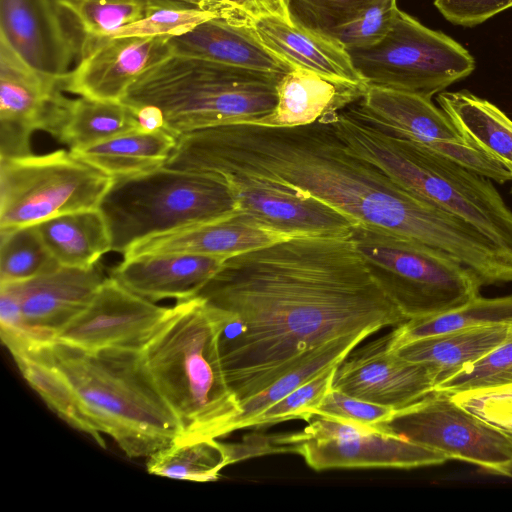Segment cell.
Segmentation results:
<instances>
[{
  "label": "cell",
  "instance_id": "9c48e42d",
  "mask_svg": "<svg viewBox=\"0 0 512 512\" xmlns=\"http://www.w3.org/2000/svg\"><path fill=\"white\" fill-rule=\"evenodd\" d=\"M112 182L71 151L1 158L0 231L97 209Z\"/></svg>",
  "mask_w": 512,
  "mask_h": 512
},
{
  "label": "cell",
  "instance_id": "4fadbf2b",
  "mask_svg": "<svg viewBox=\"0 0 512 512\" xmlns=\"http://www.w3.org/2000/svg\"><path fill=\"white\" fill-rule=\"evenodd\" d=\"M66 75L30 66L0 39V158L32 154L35 131L59 140L74 101L64 94Z\"/></svg>",
  "mask_w": 512,
  "mask_h": 512
},
{
  "label": "cell",
  "instance_id": "7a4b0ae2",
  "mask_svg": "<svg viewBox=\"0 0 512 512\" xmlns=\"http://www.w3.org/2000/svg\"><path fill=\"white\" fill-rule=\"evenodd\" d=\"M166 167L221 178L244 176L313 198L361 224L445 252L482 281L504 250L463 219L406 190L351 151L327 121L295 127L223 125L180 135Z\"/></svg>",
  "mask_w": 512,
  "mask_h": 512
},
{
  "label": "cell",
  "instance_id": "7dc6e473",
  "mask_svg": "<svg viewBox=\"0 0 512 512\" xmlns=\"http://www.w3.org/2000/svg\"><path fill=\"white\" fill-rule=\"evenodd\" d=\"M505 168L509 171L511 175V181H512V166H505Z\"/></svg>",
  "mask_w": 512,
  "mask_h": 512
},
{
  "label": "cell",
  "instance_id": "8fae6325",
  "mask_svg": "<svg viewBox=\"0 0 512 512\" xmlns=\"http://www.w3.org/2000/svg\"><path fill=\"white\" fill-rule=\"evenodd\" d=\"M300 432L261 435L264 453H294L316 470L412 469L441 465V452L394 434L381 425L313 415Z\"/></svg>",
  "mask_w": 512,
  "mask_h": 512
},
{
  "label": "cell",
  "instance_id": "74e56055",
  "mask_svg": "<svg viewBox=\"0 0 512 512\" xmlns=\"http://www.w3.org/2000/svg\"><path fill=\"white\" fill-rule=\"evenodd\" d=\"M512 385V330L509 337L479 360L440 381L434 390L455 394Z\"/></svg>",
  "mask_w": 512,
  "mask_h": 512
},
{
  "label": "cell",
  "instance_id": "f1b7e54d",
  "mask_svg": "<svg viewBox=\"0 0 512 512\" xmlns=\"http://www.w3.org/2000/svg\"><path fill=\"white\" fill-rule=\"evenodd\" d=\"M35 227L61 266L87 268L111 251L110 234L98 208L56 216Z\"/></svg>",
  "mask_w": 512,
  "mask_h": 512
},
{
  "label": "cell",
  "instance_id": "bcb514c9",
  "mask_svg": "<svg viewBox=\"0 0 512 512\" xmlns=\"http://www.w3.org/2000/svg\"><path fill=\"white\" fill-rule=\"evenodd\" d=\"M250 20L262 16V12L255 0H219Z\"/></svg>",
  "mask_w": 512,
  "mask_h": 512
},
{
  "label": "cell",
  "instance_id": "f35d334b",
  "mask_svg": "<svg viewBox=\"0 0 512 512\" xmlns=\"http://www.w3.org/2000/svg\"><path fill=\"white\" fill-rule=\"evenodd\" d=\"M337 365L322 371L260 412L247 423L246 428L275 425L294 419H310L322 399L331 390Z\"/></svg>",
  "mask_w": 512,
  "mask_h": 512
},
{
  "label": "cell",
  "instance_id": "5b68a950",
  "mask_svg": "<svg viewBox=\"0 0 512 512\" xmlns=\"http://www.w3.org/2000/svg\"><path fill=\"white\" fill-rule=\"evenodd\" d=\"M322 120L332 125L351 151L512 255V210L491 179L375 125L353 103Z\"/></svg>",
  "mask_w": 512,
  "mask_h": 512
},
{
  "label": "cell",
  "instance_id": "f6af8a7d",
  "mask_svg": "<svg viewBox=\"0 0 512 512\" xmlns=\"http://www.w3.org/2000/svg\"><path fill=\"white\" fill-rule=\"evenodd\" d=\"M135 113L140 129L155 131L163 128V116L154 106H142L135 108Z\"/></svg>",
  "mask_w": 512,
  "mask_h": 512
},
{
  "label": "cell",
  "instance_id": "9a60e30c",
  "mask_svg": "<svg viewBox=\"0 0 512 512\" xmlns=\"http://www.w3.org/2000/svg\"><path fill=\"white\" fill-rule=\"evenodd\" d=\"M169 311L170 307L155 304L110 276L56 340L90 351L142 350Z\"/></svg>",
  "mask_w": 512,
  "mask_h": 512
},
{
  "label": "cell",
  "instance_id": "7c38bea8",
  "mask_svg": "<svg viewBox=\"0 0 512 512\" xmlns=\"http://www.w3.org/2000/svg\"><path fill=\"white\" fill-rule=\"evenodd\" d=\"M388 431L490 473L512 476V438L458 405L450 394L433 390L396 410L381 424Z\"/></svg>",
  "mask_w": 512,
  "mask_h": 512
},
{
  "label": "cell",
  "instance_id": "6da1fadb",
  "mask_svg": "<svg viewBox=\"0 0 512 512\" xmlns=\"http://www.w3.org/2000/svg\"><path fill=\"white\" fill-rule=\"evenodd\" d=\"M195 297L219 310V351L240 402L339 342L406 321L350 232L227 258Z\"/></svg>",
  "mask_w": 512,
  "mask_h": 512
},
{
  "label": "cell",
  "instance_id": "484cf974",
  "mask_svg": "<svg viewBox=\"0 0 512 512\" xmlns=\"http://www.w3.org/2000/svg\"><path fill=\"white\" fill-rule=\"evenodd\" d=\"M511 330L510 325L463 329L417 339L392 351L429 367L437 384L485 356L504 342Z\"/></svg>",
  "mask_w": 512,
  "mask_h": 512
},
{
  "label": "cell",
  "instance_id": "836d02e7",
  "mask_svg": "<svg viewBox=\"0 0 512 512\" xmlns=\"http://www.w3.org/2000/svg\"><path fill=\"white\" fill-rule=\"evenodd\" d=\"M364 339L355 337L339 342L321 355L295 371L281 377L273 384L241 404V412L230 427V433L245 429L247 423L260 412L276 403L296 388L311 380L329 367L339 364Z\"/></svg>",
  "mask_w": 512,
  "mask_h": 512
},
{
  "label": "cell",
  "instance_id": "d4e9b609",
  "mask_svg": "<svg viewBox=\"0 0 512 512\" xmlns=\"http://www.w3.org/2000/svg\"><path fill=\"white\" fill-rule=\"evenodd\" d=\"M252 26L260 41L292 67L339 81L365 83L347 51L334 40L299 28L276 15L257 17Z\"/></svg>",
  "mask_w": 512,
  "mask_h": 512
},
{
  "label": "cell",
  "instance_id": "c3c4849f",
  "mask_svg": "<svg viewBox=\"0 0 512 512\" xmlns=\"http://www.w3.org/2000/svg\"><path fill=\"white\" fill-rule=\"evenodd\" d=\"M512 438V434H508Z\"/></svg>",
  "mask_w": 512,
  "mask_h": 512
},
{
  "label": "cell",
  "instance_id": "5bb4252c",
  "mask_svg": "<svg viewBox=\"0 0 512 512\" xmlns=\"http://www.w3.org/2000/svg\"><path fill=\"white\" fill-rule=\"evenodd\" d=\"M353 105L377 126L444 155L492 181H511L509 171L469 143L431 99L389 88L368 86Z\"/></svg>",
  "mask_w": 512,
  "mask_h": 512
},
{
  "label": "cell",
  "instance_id": "4dcf8cb0",
  "mask_svg": "<svg viewBox=\"0 0 512 512\" xmlns=\"http://www.w3.org/2000/svg\"><path fill=\"white\" fill-rule=\"evenodd\" d=\"M512 326V295H480L460 307L433 316L407 320L389 332L390 349L424 337L483 326Z\"/></svg>",
  "mask_w": 512,
  "mask_h": 512
},
{
  "label": "cell",
  "instance_id": "8d00e7d4",
  "mask_svg": "<svg viewBox=\"0 0 512 512\" xmlns=\"http://www.w3.org/2000/svg\"><path fill=\"white\" fill-rule=\"evenodd\" d=\"M380 0H283L289 21L329 38L338 29Z\"/></svg>",
  "mask_w": 512,
  "mask_h": 512
},
{
  "label": "cell",
  "instance_id": "ba28073f",
  "mask_svg": "<svg viewBox=\"0 0 512 512\" xmlns=\"http://www.w3.org/2000/svg\"><path fill=\"white\" fill-rule=\"evenodd\" d=\"M350 238L406 321L450 311L479 295L475 273L445 252L361 224L351 227Z\"/></svg>",
  "mask_w": 512,
  "mask_h": 512
},
{
  "label": "cell",
  "instance_id": "e575fe53",
  "mask_svg": "<svg viewBox=\"0 0 512 512\" xmlns=\"http://www.w3.org/2000/svg\"><path fill=\"white\" fill-rule=\"evenodd\" d=\"M221 15L213 10L177 0H148L145 15L108 36H180Z\"/></svg>",
  "mask_w": 512,
  "mask_h": 512
},
{
  "label": "cell",
  "instance_id": "83f0119b",
  "mask_svg": "<svg viewBox=\"0 0 512 512\" xmlns=\"http://www.w3.org/2000/svg\"><path fill=\"white\" fill-rule=\"evenodd\" d=\"M176 144L177 137L163 128L155 131L137 128L70 151L108 175L120 177L163 167Z\"/></svg>",
  "mask_w": 512,
  "mask_h": 512
},
{
  "label": "cell",
  "instance_id": "ee69618b",
  "mask_svg": "<svg viewBox=\"0 0 512 512\" xmlns=\"http://www.w3.org/2000/svg\"><path fill=\"white\" fill-rule=\"evenodd\" d=\"M218 12L221 17L233 21L251 22L249 18L219 0H177Z\"/></svg>",
  "mask_w": 512,
  "mask_h": 512
},
{
  "label": "cell",
  "instance_id": "277c9868",
  "mask_svg": "<svg viewBox=\"0 0 512 512\" xmlns=\"http://www.w3.org/2000/svg\"><path fill=\"white\" fill-rule=\"evenodd\" d=\"M222 315L200 297L178 301L142 348L145 366L179 419L181 440L219 438L241 412L221 362Z\"/></svg>",
  "mask_w": 512,
  "mask_h": 512
},
{
  "label": "cell",
  "instance_id": "f546056e",
  "mask_svg": "<svg viewBox=\"0 0 512 512\" xmlns=\"http://www.w3.org/2000/svg\"><path fill=\"white\" fill-rule=\"evenodd\" d=\"M235 463L233 444L216 438L179 440L147 457L149 474L194 482L216 481L221 471Z\"/></svg>",
  "mask_w": 512,
  "mask_h": 512
},
{
  "label": "cell",
  "instance_id": "2e32d148",
  "mask_svg": "<svg viewBox=\"0 0 512 512\" xmlns=\"http://www.w3.org/2000/svg\"><path fill=\"white\" fill-rule=\"evenodd\" d=\"M173 54L170 36L84 35L64 88L80 97L121 102L140 76Z\"/></svg>",
  "mask_w": 512,
  "mask_h": 512
},
{
  "label": "cell",
  "instance_id": "44dd1931",
  "mask_svg": "<svg viewBox=\"0 0 512 512\" xmlns=\"http://www.w3.org/2000/svg\"><path fill=\"white\" fill-rule=\"evenodd\" d=\"M215 179L229 187L239 211L282 231L304 236L342 235L354 225L318 200L295 196L260 180L244 176Z\"/></svg>",
  "mask_w": 512,
  "mask_h": 512
},
{
  "label": "cell",
  "instance_id": "d6a6232c",
  "mask_svg": "<svg viewBox=\"0 0 512 512\" xmlns=\"http://www.w3.org/2000/svg\"><path fill=\"white\" fill-rule=\"evenodd\" d=\"M0 283L26 281L61 266L35 225L0 231Z\"/></svg>",
  "mask_w": 512,
  "mask_h": 512
},
{
  "label": "cell",
  "instance_id": "3957f363",
  "mask_svg": "<svg viewBox=\"0 0 512 512\" xmlns=\"http://www.w3.org/2000/svg\"><path fill=\"white\" fill-rule=\"evenodd\" d=\"M46 405L100 446L111 437L130 458L148 457L183 437L141 350H85L58 340L9 350Z\"/></svg>",
  "mask_w": 512,
  "mask_h": 512
},
{
  "label": "cell",
  "instance_id": "8992f818",
  "mask_svg": "<svg viewBox=\"0 0 512 512\" xmlns=\"http://www.w3.org/2000/svg\"><path fill=\"white\" fill-rule=\"evenodd\" d=\"M284 75L173 54L140 76L121 102L133 109L156 107L163 129L178 138L210 127L259 123L274 111Z\"/></svg>",
  "mask_w": 512,
  "mask_h": 512
},
{
  "label": "cell",
  "instance_id": "7402d4cb",
  "mask_svg": "<svg viewBox=\"0 0 512 512\" xmlns=\"http://www.w3.org/2000/svg\"><path fill=\"white\" fill-rule=\"evenodd\" d=\"M226 259L192 254L144 255L123 259L111 276L153 302H178L195 297Z\"/></svg>",
  "mask_w": 512,
  "mask_h": 512
},
{
  "label": "cell",
  "instance_id": "4316f807",
  "mask_svg": "<svg viewBox=\"0 0 512 512\" xmlns=\"http://www.w3.org/2000/svg\"><path fill=\"white\" fill-rule=\"evenodd\" d=\"M439 107L460 134L504 166H512V120L497 106L469 91H442Z\"/></svg>",
  "mask_w": 512,
  "mask_h": 512
},
{
  "label": "cell",
  "instance_id": "d590c367",
  "mask_svg": "<svg viewBox=\"0 0 512 512\" xmlns=\"http://www.w3.org/2000/svg\"><path fill=\"white\" fill-rule=\"evenodd\" d=\"M84 35H110L143 18L148 0H55Z\"/></svg>",
  "mask_w": 512,
  "mask_h": 512
},
{
  "label": "cell",
  "instance_id": "60d3db41",
  "mask_svg": "<svg viewBox=\"0 0 512 512\" xmlns=\"http://www.w3.org/2000/svg\"><path fill=\"white\" fill-rule=\"evenodd\" d=\"M462 408L505 434H512V385L451 394Z\"/></svg>",
  "mask_w": 512,
  "mask_h": 512
},
{
  "label": "cell",
  "instance_id": "ffe728a7",
  "mask_svg": "<svg viewBox=\"0 0 512 512\" xmlns=\"http://www.w3.org/2000/svg\"><path fill=\"white\" fill-rule=\"evenodd\" d=\"M107 277L97 263L87 268L59 266L21 282H11L28 329L42 342L57 334L90 303Z\"/></svg>",
  "mask_w": 512,
  "mask_h": 512
},
{
  "label": "cell",
  "instance_id": "b9f144b4",
  "mask_svg": "<svg viewBox=\"0 0 512 512\" xmlns=\"http://www.w3.org/2000/svg\"><path fill=\"white\" fill-rule=\"evenodd\" d=\"M395 412L393 408L365 401L331 388L313 415L351 420L368 425H381L389 421Z\"/></svg>",
  "mask_w": 512,
  "mask_h": 512
},
{
  "label": "cell",
  "instance_id": "d6986e66",
  "mask_svg": "<svg viewBox=\"0 0 512 512\" xmlns=\"http://www.w3.org/2000/svg\"><path fill=\"white\" fill-rule=\"evenodd\" d=\"M300 236L304 235L279 230L238 210L220 219L189 225L139 241L123 254V259L157 254L230 258Z\"/></svg>",
  "mask_w": 512,
  "mask_h": 512
},
{
  "label": "cell",
  "instance_id": "e0dca14e",
  "mask_svg": "<svg viewBox=\"0 0 512 512\" xmlns=\"http://www.w3.org/2000/svg\"><path fill=\"white\" fill-rule=\"evenodd\" d=\"M436 385L424 364L408 361L390 349V334L356 347L336 366L332 388L375 404L403 409Z\"/></svg>",
  "mask_w": 512,
  "mask_h": 512
},
{
  "label": "cell",
  "instance_id": "603a6c76",
  "mask_svg": "<svg viewBox=\"0 0 512 512\" xmlns=\"http://www.w3.org/2000/svg\"><path fill=\"white\" fill-rule=\"evenodd\" d=\"M170 43L174 54L235 67L280 74L295 69L260 41L252 22L215 17L186 34L170 37Z\"/></svg>",
  "mask_w": 512,
  "mask_h": 512
},
{
  "label": "cell",
  "instance_id": "1f68e13d",
  "mask_svg": "<svg viewBox=\"0 0 512 512\" xmlns=\"http://www.w3.org/2000/svg\"><path fill=\"white\" fill-rule=\"evenodd\" d=\"M140 128L135 110L123 102L74 99L58 141L81 149Z\"/></svg>",
  "mask_w": 512,
  "mask_h": 512
},
{
  "label": "cell",
  "instance_id": "ac0fdd59",
  "mask_svg": "<svg viewBox=\"0 0 512 512\" xmlns=\"http://www.w3.org/2000/svg\"><path fill=\"white\" fill-rule=\"evenodd\" d=\"M0 39L30 66L57 76L79 53L55 0H0Z\"/></svg>",
  "mask_w": 512,
  "mask_h": 512
},
{
  "label": "cell",
  "instance_id": "30bf717a",
  "mask_svg": "<svg viewBox=\"0 0 512 512\" xmlns=\"http://www.w3.org/2000/svg\"><path fill=\"white\" fill-rule=\"evenodd\" d=\"M368 86L431 99L475 69L472 55L456 40L397 9L386 35L376 44L346 50Z\"/></svg>",
  "mask_w": 512,
  "mask_h": 512
},
{
  "label": "cell",
  "instance_id": "ab89813d",
  "mask_svg": "<svg viewBox=\"0 0 512 512\" xmlns=\"http://www.w3.org/2000/svg\"><path fill=\"white\" fill-rule=\"evenodd\" d=\"M397 9L396 0H380L338 29L332 40L345 50L372 46L386 35Z\"/></svg>",
  "mask_w": 512,
  "mask_h": 512
},
{
  "label": "cell",
  "instance_id": "7bdbcfd3",
  "mask_svg": "<svg viewBox=\"0 0 512 512\" xmlns=\"http://www.w3.org/2000/svg\"><path fill=\"white\" fill-rule=\"evenodd\" d=\"M442 16L455 25L473 27L512 7V0H434Z\"/></svg>",
  "mask_w": 512,
  "mask_h": 512
},
{
  "label": "cell",
  "instance_id": "cb8c5ba5",
  "mask_svg": "<svg viewBox=\"0 0 512 512\" xmlns=\"http://www.w3.org/2000/svg\"><path fill=\"white\" fill-rule=\"evenodd\" d=\"M368 85L325 77L295 68L278 85L274 111L256 125L295 127L315 123L360 100Z\"/></svg>",
  "mask_w": 512,
  "mask_h": 512
},
{
  "label": "cell",
  "instance_id": "52a82bcc",
  "mask_svg": "<svg viewBox=\"0 0 512 512\" xmlns=\"http://www.w3.org/2000/svg\"><path fill=\"white\" fill-rule=\"evenodd\" d=\"M98 209L110 234L111 251L121 254L144 239L238 211L223 182L165 166L113 177Z\"/></svg>",
  "mask_w": 512,
  "mask_h": 512
}]
</instances>
